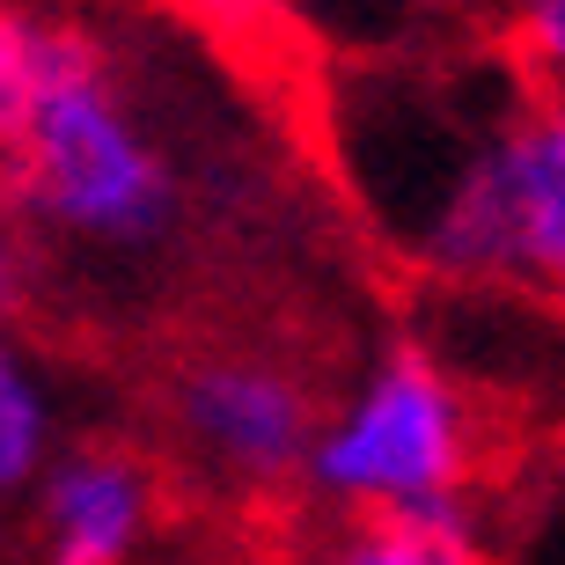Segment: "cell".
Here are the masks:
<instances>
[{
    "label": "cell",
    "mask_w": 565,
    "mask_h": 565,
    "mask_svg": "<svg viewBox=\"0 0 565 565\" xmlns=\"http://www.w3.org/2000/svg\"><path fill=\"white\" fill-rule=\"evenodd\" d=\"M492 44L500 66L536 104H565V0H492Z\"/></svg>",
    "instance_id": "8"
},
{
    "label": "cell",
    "mask_w": 565,
    "mask_h": 565,
    "mask_svg": "<svg viewBox=\"0 0 565 565\" xmlns=\"http://www.w3.org/2000/svg\"><path fill=\"white\" fill-rule=\"evenodd\" d=\"M38 279H44L38 243H30V228H22V213L0 199V338L22 331V316H30V301H38Z\"/></svg>",
    "instance_id": "10"
},
{
    "label": "cell",
    "mask_w": 565,
    "mask_h": 565,
    "mask_svg": "<svg viewBox=\"0 0 565 565\" xmlns=\"http://www.w3.org/2000/svg\"><path fill=\"white\" fill-rule=\"evenodd\" d=\"M316 382L273 345H199L169 360L154 390V434H162L169 478L206 484L213 500L273 507L301 492V462L316 434Z\"/></svg>",
    "instance_id": "3"
},
{
    "label": "cell",
    "mask_w": 565,
    "mask_h": 565,
    "mask_svg": "<svg viewBox=\"0 0 565 565\" xmlns=\"http://www.w3.org/2000/svg\"><path fill=\"white\" fill-rule=\"evenodd\" d=\"M66 440H74V397H66L60 360L38 353L30 338H0V529L22 522Z\"/></svg>",
    "instance_id": "6"
},
{
    "label": "cell",
    "mask_w": 565,
    "mask_h": 565,
    "mask_svg": "<svg viewBox=\"0 0 565 565\" xmlns=\"http://www.w3.org/2000/svg\"><path fill=\"white\" fill-rule=\"evenodd\" d=\"M492 419L434 345H382L338 397H323L301 462L316 514H478Z\"/></svg>",
    "instance_id": "2"
},
{
    "label": "cell",
    "mask_w": 565,
    "mask_h": 565,
    "mask_svg": "<svg viewBox=\"0 0 565 565\" xmlns=\"http://www.w3.org/2000/svg\"><path fill=\"white\" fill-rule=\"evenodd\" d=\"M169 15H184L191 30H206L213 44H273L287 38L279 0H162Z\"/></svg>",
    "instance_id": "9"
},
{
    "label": "cell",
    "mask_w": 565,
    "mask_h": 565,
    "mask_svg": "<svg viewBox=\"0 0 565 565\" xmlns=\"http://www.w3.org/2000/svg\"><path fill=\"white\" fill-rule=\"evenodd\" d=\"M0 199L30 243L104 279H154L184 250L191 169L96 30L0 0Z\"/></svg>",
    "instance_id": "1"
},
{
    "label": "cell",
    "mask_w": 565,
    "mask_h": 565,
    "mask_svg": "<svg viewBox=\"0 0 565 565\" xmlns=\"http://www.w3.org/2000/svg\"><path fill=\"white\" fill-rule=\"evenodd\" d=\"M287 38H309L338 66L404 60V52H448L492 22V0H279Z\"/></svg>",
    "instance_id": "5"
},
{
    "label": "cell",
    "mask_w": 565,
    "mask_h": 565,
    "mask_svg": "<svg viewBox=\"0 0 565 565\" xmlns=\"http://www.w3.org/2000/svg\"><path fill=\"white\" fill-rule=\"evenodd\" d=\"M169 522V470L118 434H74L22 507L38 565H147Z\"/></svg>",
    "instance_id": "4"
},
{
    "label": "cell",
    "mask_w": 565,
    "mask_h": 565,
    "mask_svg": "<svg viewBox=\"0 0 565 565\" xmlns=\"http://www.w3.org/2000/svg\"><path fill=\"white\" fill-rule=\"evenodd\" d=\"M279 565H500L478 514H309L287 536Z\"/></svg>",
    "instance_id": "7"
}]
</instances>
